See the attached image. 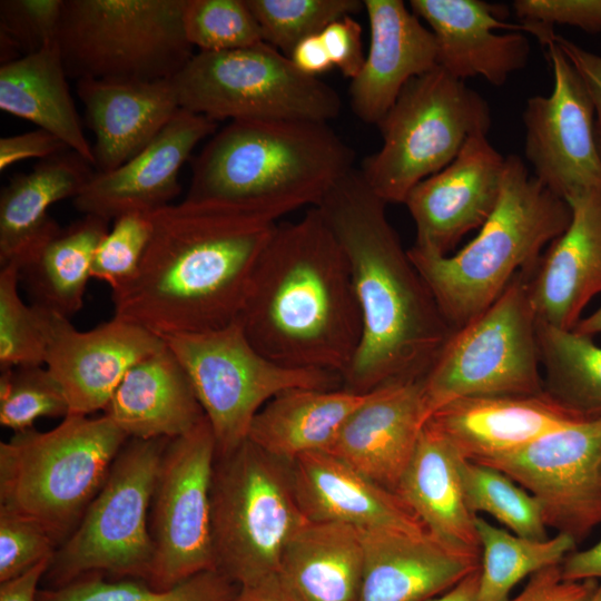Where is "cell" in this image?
Returning <instances> with one entry per match:
<instances>
[{
  "label": "cell",
  "mask_w": 601,
  "mask_h": 601,
  "mask_svg": "<svg viewBox=\"0 0 601 601\" xmlns=\"http://www.w3.org/2000/svg\"><path fill=\"white\" fill-rule=\"evenodd\" d=\"M315 207L345 254L361 313L359 345L342 387L367 393L422 380L454 329L390 224L386 204L354 168Z\"/></svg>",
  "instance_id": "1"
},
{
  "label": "cell",
  "mask_w": 601,
  "mask_h": 601,
  "mask_svg": "<svg viewBox=\"0 0 601 601\" xmlns=\"http://www.w3.org/2000/svg\"><path fill=\"white\" fill-rule=\"evenodd\" d=\"M150 217L151 236L137 275L111 293L114 317L159 337L237 321L276 224L236 205L186 198Z\"/></svg>",
  "instance_id": "2"
},
{
  "label": "cell",
  "mask_w": 601,
  "mask_h": 601,
  "mask_svg": "<svg viewBox=\"0 0 601 601\" xmlns=\"http://www.w3.org/2000/svg\"><path fill=\"white\" fill-rule=\"evenodd\" d=\"M254 347L288 367L341 377L362 336L345 254L317 207L277 223L237 318Z\"/></svg>",
  "instance_id": "3"
},
{
  "label": "cell",
  "mask_w": 601,
  "mask_h": 601,
  "mask_svg": "<svg viewBox=\"0 0 601 601\" xmlns=\"http://www.w3.org/2000/svg\"><path fill=\"white\" fill-rule=\"evenodd\" d=\"M354 159L327 122L233 120L193 159L186 199L236 205L277 224L317 206Z\"/></svg>",
  "instance_id": "4"
},
{
  "label": "cell",
  "mask_w": 601,
  "mask_h": 601,
  "mask_svg": "<svg viewBox=\"0 0 601 601\" xmlns=\"http://www.w3.org/2000/svg\"><path fill=\"white\" fill-rule=\"evenodd\" d=\"M571 220L570 205L516 155L505 157L497 204L477 236L453 256L412 246L408 256L441 312L457 329L486 309Z\"/></svg>",
  "instance_id": "5"
},
{
  "label": "cell",
  "mask_w": 601,
  "mask_h": 601,
  "mask_svg": "<svg viewBox=\"0 0 601 601\" xmlns=\"http://www.w3.org/2000/svg\"><path fill=\"white\" fill-rule=\"evenodd\" d=\"M128 440L107 416L68 414L0 443V506L41 524L59 543L75 530Z\"/></svg>",
  "instance_id": "6"
},
{
  "label": "cell",
  "mask_w": 601,
  "mask_h": 601,
  "mask_svg": "<svg viewBox=\"0 0 601 601\" xmlns=\"http://www.w3.org/2000/svg\"><path fill=\"white\" fill-rule=\"evenodd\" d=\"M307 521L290 462L248 439L216 456L211 485L215 570L239 588L275 575L286 544Z\"/></svg>",
  "instance_id": "7"
},
{
  "label": "cell",
  "mask_w": 601,
  "mask_h": 601,
  "mask_svg": "<svg viewBox=\"0 0 601 601\" xmlns=\"http://www.w3.org/2000/svg\"><path fill=\"white\" fill-rule=\"evenodd\" d=\"M489 102L441 67L411 79L376 125L378 151L364 158L365 184L386 205L404 204L422 180L450 165L470 138L487 135Z\"/></svg>",
  "instance_id": "8"
},
{
  "label": "cell",
  "mask_w": 601,
  "mask_h": 601,
  "mask_svg": "<svg viewBox=\"0 0 601 601\" xmlns=\"http://www.w3.org/2000/svg\"><path fill=\"white\" fill-rule=\"evenodd\" d=\"M186 0H65L58 45L68 78L173 79L194 56Z\"/></svg>",
  "instance_id": "9"
},
{
  "label": "cell",
  "mask_w": 601,
  "mask_h": 601,
  "mask_svg": "<svg viewBox=\"0 0 601 601\" xmlns=\"http://www.w3.org/2000/svg\"><path fill=\"white\" fill-rule=\"evenodd\" d=\"M168 441H126L101 489L56 550L45 574L50 588L102 573L148 581L155 556L149 514Z\"/></svg>",
  "instance_id": "10"
},
{
  "label": "cell",
  "mask_w": 601,
  "mask_h": 601,
  "mask_svg": "<svg viewBox=\"0 0 601 601\" xmlns=\"http://www.w3.org/2000/svg\"><path fill=\"white\" fill-rule=\"evenodd\" d=\"M530 273H519L486 309L453 331L422 378L428 417L457 398L544 392Z\"/></svg>",
  "instance_id": "11"
},
{
  "label": "cell",
  "mask_w": 601,
  "mask_h": 601,
  "mask_svg": "<svg viewBox=\"0 0 601 601\" xmlns=\"http://www.w3.org/2000/svg\"><path fill=\"white\" fill-rule=\"evenodd\" d=\"M179 106L214 121L307 120L338 116L341 98L318 78L300 72L266 42L194 53L173 78Z\"/></svg>",
  "instance_id": "12"
},
{
  "label": "cell",
  "mask_w": 601,
  "mask_h": 601,
  "mask_svg": "<svg viewBox=\"0 0 601 601\" xmlns=\"http://www.w3.org/2000/svg\"><path fill=\"white\" fill-rule=\"evenodd\" d=\"M185 370L213 430L217 455L248 439L256 414L276 395L297 387L336 388L342 377L280 365L257 351L238 321L205 332L161 337Z\"/></svg>",
  "instance_id": "13"
},
{
  "label": "cell",
  "mask_w": 601,
  "mask_h": 601,
  "mask_svg": "<svg viewBox=\"0 0 601 601\" xmlns=\"http://www.w3.org/2000/svg\"><path fill=\"white\" fill-rule=\"evenodd\" d=\"M216 441L204 416L188 433L168 441L155 483L149 526L155 556L148 583L170 589L215 570L211 485Z\"/></svg>",
  "instance_id": "14"
},
{
  "label": "cell",
  "mask_w": 601,
  "mask_h": 601,
  "mask_svg": "<svg viewBox=\"0 0 601 601\" xmlns=\"http://www.w3.org/2000/svg\"><path fill=\"white\" fill-rule=\"evenodd\" d=\"M483 464L530 492L545 525L577 544L601 525V416L575 420Z\"/></svg>",
  "instance_id": "15"
},
{
  "label": "cell",
  "mask_w": 601,
  "mask_h": 601,
  "mask_svg": "<svg viewBox=\"0 0 601 601\" xmlns=\"http://www.w3.org/2000/svg\"><path fill=\"white\" fill-rule=\"evenodd\" d=\"M545 47L553 89L546 97L533 96L526 101L524 154L532 175L566 201L601 191V154L594 108L583 81L554 39Z\"/></svg>",
  "instance_id": "16"
},
{
  "label": "cell",
  "mask_w": 601,
  "mask_h": 601,
  "mask_svg": "<svg viewBox=\"0 0 601 601\" xmlns=\"http://www.w3.org/2000/svg\"><path fill=\"white\" fill-rule=\"evenodd\" d=\"M165 345L158 335L112 317L89 331L48 311L45 366L60 386L69 414L107 407L127 372Z\"/></svg>",
  "instance_id": "17"
},
{
  "label": "cell",
  "mask_w": 601,
  "mask_h": 601,
  "mask_svg": "<svg viewBox=\"0 0 601 601\" xmlns=\"http://www.w3.org/2000/svg\"><path fill=\"white\" fill-rule=\"evenodd\" d=\"M504 166L505 157L479 135L450 165L417 184L404 201L416 227L414 246L447 255L481 228L497 204Z\"/></svg>",
  "instance_id": "18"
},
{
  "label": "cell",
  "mask_w": 601,
  "mask_h": 601,
  "mask_svg": "<svg viewBox=\"0 0 601 601\" xmlns=\"http://www.w3.org/2000/svg\"><path fill=\"white\" fill-rule=\"evenodd\" d=\"M216 127V121L180 108L135 157L114 170L95 171L72 199L75 208L110 221L128 213H151L169 205L180 193V168Z\"/></svg>",
  "instance_id": "19"
},
{
  "label": "cell",
  "mask_w": 601,
  "mask_h": 601,
  "mask_svg": "<svg viewBox=\"0 0 601 601\" xmlns=\"http://www.w3.org/2000/svg\"><path fill=\"white\" fill-rule=\"evenodd\" d=\"M410 9L435 37L439 67L465 81L482 77L502 86L526 66L530 45L525 23L504 21L508 9L482 0H411Z\"/></svg>",
  "instance_id": "20"
},
{
  "label": "cell",
  "mask_w": 601,
  "mask_h": 601,
  "mask_svg": "<svg viewBox=\"0 0 601 601\" xmlns=\"http://www.w3.org/2000/svg\"><path fill=\"white\" fill-rule=\"evenodd\" d=\"M427 420L422 380L390 383L366 393L326 452L396 493Z\"/></svg>",
  "instance_id": "21"
},
{
  "label": "cell",
  "mask_w": 601,
  "mask_h": 601,
  "mask_svg": "<svg viewBox=\"0 0 601 601\" xmlns=\"http://www.w3.org/2000/svg\"><path fill=\"white\" fill-rule=\"evenodd\" d=\"M364 568L358 601H430L481 568V555L427 531H359Z\"/></svg>",
  "instance_id": "22"
},
{
  "label": "cell",
  "mask_w": 601,
  "mask_h": 601,
  "mask_svg": "<svg viewBox=\"0 0 601 601\" xmlns=\"http://www.w3.org/2000/svg\"><path fill=\"white\" fill-rule=\"evenodd\" d=\"M566 203L570 224L530 273L529 293L538 321L574 329L585 305L601 293V191Z\"/></svg>",
  "instance_id": "23"
},
{
  "label": "cell",
  "mask_w": 601,
  "mask_h": 601,
  "mask_svg": "<svg viewBox=\"0 0 601 601\" xmlns=\"http://www.w3.org/2000/svg\"><path fill=\"white\" fill-rule=\"evenodd\" d=\"M581 417L545 391L533 395L476 396L436 410L427 424L466 461L484 463L518 451Z\"/></svg>",
  "instance_id": "24"
},
{
  "label": "cell",
  "mask_w": 601,
  "mask_h": 601,
  "mask_svg": "<svg viewBox=\"0 0 601 601\" xmlns=\"http://www.w3.org/2000/svg\"><path fill=\"white\" fill-rule=\"evenodd\" d=\"M371 41L349 86L353 112L377 125L405 85L439 66L434 35L402 0H364Z\"/></svg>",
  "instance_id": "25"
},
{
  "label": "cell",
  "mask_w": 601,
  "mask_h": 601,
  "mask_svg": "<svg viewBox=\"0 0 601 601\" xmlns=\"http://www.w3.org/2000/svg\"><path fill=\"white\" fill-rule=\"evenodd\" d=\"M297 500L308 521L336 522L358 531H426L394 492L326 451L290 462Z\"/></svg>",
  "instance_id": "26"
},
{
  "label": "cell",
  "mask_w": 601,
  "mask_h": 601,
  "mask_svg": "<svg viewBox=\"0 0 601 601\" xmlns=\"http://www.w3.org/2000/svg\"><path fill=\"white\" fill-rule=\"evenodd\" d=\"M77 93L95 134L96 171L114 170L135 157L180 109L169 80L115 82L77 81Z\"/></svg>",
  "instance_id": "27"
},
{
  "label": "cell",
  "mask_w": 601,
  "mask_h": 601,
  "mask_svg": "<svg viewBox=\"0 0 601 601\" xmlns=\"http://www.w3.org/2000/svg\"><path fill=\"white\" fill-rule=\"evenodd\" d=\"M107 415L128 439H175L205 416L181 364L165 345L125 375Z\"/></svg>",
  "instance_id": "28"
},
{
  "label": "cell",
  "mask_w": 601,
  "mask_h": 601,
  "mask_svg": "<svg viewBox=\"0 0 601 601\" xmlns=\"http://www.w3.org/2000/svg\"><path fill=\"white\" fill-rule=\"evenodd\" d=\"M463 460L445 436L425 423L396 494L433 536L481 555L476 515L464 494Z\"/></svg>",
  "instance_id": "29"
},
{
  "label": "cell",
  "mask_w": 601,
  "mask_h": 601,
  "mask_svg": "<svg viewBox=\"0 0 601 601\" xmlns=\"http://www.w3.org/2000/svg\"><path fill=\"white\" fill-rule=\"evenodd\" d=\"M363 568L357 529L307 521L286 544L276 578L292 601H358Z\"/></svg>",
  "instance_id": "30"
},
{
  "label": "cell",
  "mask_w": 601,
  "mask_h": 601,
  "mask_svg": "<svg viewBox=\"0 0 601 601\" xmlns=\"http://www.w3.org/2000/svg\"><path fill=\"white\" fill-rule=\"evenodd\" d=\"M72 150L41 160L10 179L0 194V266L16 264L57 230L49 208L75 198L95 171Z\"/></svg>",
  "instance_id": "31"
},
{
  "label": "cell",
  "mask_w": 601,
  "mask_h": 601,
  "mask_svg": "<svg viewBox=\"0 0 601 601\" xmlns=\"http://www.w3.org/2000/svg\"><path fill=\"white\" fill-rule=\"evenodd\" d=\"M365 396L344 387L285 391L256 414L248 440L287 462L305 453L327 451Z\"/></svg>",
  "instance_id": "32"
},
{
  "label": "cell",
  "mask_w": 601,
  "mask_h": 601,
  "mask_svg": "<svg viewBox=\"0 0 601 601\" xmlns=\"http://www.w3.org/2000/svg\"><path fill=\"white\" fill-rule=\"evenodd\" d=\"M58 41L0 67V108L61 139L92 167V146L85 137L67 82Z\"/></svg>",
  "instance_id": "33"
},
{
  "label": "cell",
  "mask_w": 601,
  "mask_h": 601,
  "mask_svg": "<svg viewBox=\"0 0 601 601\" xmlns=\"http://www.w3.org/2000/svg\"><path fill=\"white\" fill-rule=\"evenodd\" d=\"M109 220L83 215L60 227L19 264V279L32 304L70 317L81 309L95 253Z\"/></svg>",
  "instance_id": "34"
},
{
  "label": "cell",
  "mask_w": 601,
  "mask_h": 601,
  "mask_svg": "<svg viewBox=\"0 0 601 601\" xmlns=\"http://www.w3.org/2000/svg\"><path fill=\"white\" fill-rule=\"evenodd\" d=\"M544 391L568 410L601 416V346L592 336L538 321Z\"/></svg>",
  "instance_id": "35"
},
{
  "label": "cell",
  "mask_w": 601,
  "mask_h": 601,
  "mask_svg": "<svg viewBox=\"0 0 601 601\" xmlns=\"http://www.w3.org/2000/svg\"><path fill=\"white\" fill-rule=\"evenodd\" d=\"M475 526L481 548L476 601H508L524 578L563 562L577 542L556 533L546 540H530L497 528L480 515Z\"/></svg>",
  "instance_id": "36"
},
{
  "label": "cell",
  "mask_w": 601,
  "mask_h": 601,
  "mask_svg": "<svg viewBox=\"0 0 601 601\" xmlns=\"http://www.w3.org/2000/svg\"><path fill=\"white\" fill-rule=\"evenodd\" d=\"M239 587L217 570L200 572L166 590L140 579L108 581L90 574L39 591V601H234Z\"/></svg>",
  "instance_id": "37"
},
{
  "label": "cell",
  "mask_w": 601,
  "mask_h": 601,
  "mask_svg": "<svg viewBox=\"0 0 601 601\" xmlns=\"http://www.w3.org/2000/svg\"><path fill=\"white\" fill-rule=\"evenodd\" d=\"M461 471L465 500L474 515L486 513L525 539L549 538L539 501L513 479L491 465L466 460Z\"/></svg>",
  "instance_id": "38"
},
{
  "label": "cell",
  "mask_w": 601,
  "mask_h": 601,
  "mask_svg": "<svg viewBox=\"0 0 601 601\" xmlns=\"http://www.w3.org/2000/svg\"><path fill=\"white\" fill-rule=\"evenodd\" d=\"M263 41L289 57L306 37L364 9L359 0H246Z\"/></svg>",
  "instance_id": "39"
},
{
  "label": "cell",
  "mask_w": 601,
  "mask_h": 601,
  "mask_svg": "<svg viewBox=\"0 0 601 601\" xmlns=\"http://www.w3.org/2000/svg\"><path fill=\"white\" fill-rule=\"evenodd\" d=\"M19 267L0 269V370L45 365L48 311L19 294Z\"/></svg>",
  "instance_id": "40"
},
{
  "label": "cell",
  "mask_w": 601,
  "mask_h": 601,
  "mask_svg": "<svg viewBox=\"0 0 601 601\" xmlns=\"http://www.w3.org/2000/svg\"><path fill=\"white\" fill-rule=\"evenodd\" d=\"M184 29L200 52H221L264 42L246 0H186Z\"/></svg>",
  "instance_id": "41"
},
{
  "label": "cell",
  "mask_w": 601,
  "mask_h": 601,
  "mask_svg": "<svg viewBox=\"0 0 601 601\" xmlns=\"http://www.w3.org/2000/svg\"><path fill=\"white\" fill-rule=\"evenodd\" d=\"M67 400L45 365L1 371L0 424L14 433L33 427L41 417H66Z\"/></svg>",
  "instance_id": "42"
},
{
  "label": "cell",
  "mask_w": 601,
  "mask_h": 601,
  "mask_svg": "<svg viewBox=\"0 0 601 601\" xmlns=\"http://www.w3.org/2000/svg\"><path fill=\"white\" fill-rule=\"evenodd\" d=\"M151 230L150 213L117 217L95 253L91 277L107 284L111 293L128 285L139 270Z\"/></svg>",
  "instance_id": "43"
},
{
  "label": "cell",
  "mask_w": 601,
  "mask_h": 601,
  "mask_svg": "<svg viewBox=\"0 0 601 601\" xmlns=\"http://www.w3.org/2000/svg\"><path fill=\"white\" fill-rule=\"evenodd\" d=\"M57 544L41 524L0 506V582L52 559Z\"/></svg>",
  "instance_id": "44"
},
{
  "label": "cell",
  "mask_w": 601,
  "mask_h": 601,
  "mask_svg": "<svg viewBox=\"0 0 601 601\" xmlns=\"http://www.w3.org/2000/svg\"><path fill=\"white\" fill-rule=\"evenodd\" d=\"M65 0H1L0 33L21 56L40 51L58 41Z\"/></svg>",
  "instance_id": "45"
},
{
  "label": "cell",
  "mask_w": 601,
  "mask_h": 601,
  "mask_svg": "<svg viewBox=\"0 0 601 601\" xmlns=\"http://www.w3.org/2000/svg\"><path fill=\"white\" fill-rule=\"evenodd\" d=\"M513 9L524 23L553 28L555 23L601 31V0H516Z\"/></svg>",
  "instance_id": "46"
},
{
  "label": "cell",
  "mask_w": 601,
  "mask_h": 601,
  "mask_svg": "<svg viewBox=\"0 0 601 601\" xmlns=\"http://www.w3.org/2000/svg\"><path fill=\"white\" fill-rule=\"evenodd\" d=\"M598 584L597 580H564L561 564L551 565L530 575L525 588L508 601H590Z\"/></svg>",
  "instance_id": "47"
},
{
  "label": "cell",
  "mask_w": 601,
  "mask_h": 601,
  "mask_svg": "<svg viewBox=\"0 0 601 601\" xmlns=\"http://www.w3.org/2000/svg\"><path fill=\"white\" fill-rule=\"evenodd\" d=\"M321 37L325 43L333 66L352 80L359 73L365 55L362 41V27L352 16L329 23Z\"/></svg>",
  "instance_id": "48"
},
{
  "label": "cell",
  "mask_w": 601,
  "mask_h": 601,
  "mask_svg": "<svg viewBox=\"0 0 601 601\" xmlns=\"http://www.w3.org/2000/svg\"><path fill=\"white\" fill-rule=\"evenodd\" d=\"M70 150L69 147L53 134L38 128L19 135L0 139V170L11 165L31 158L47 159Z\"/></svg>",
  "instance_id": "49"
},
{
  "label": "cell",
  "mask_w": 601,
  "mask_h": 601,
  "mask_svg": "<svg viewBox=\"0 0 601 601\" xmlns=\"http://www.w3.org/2000/svg\"><path fill=\"white\" fill-rule=\"evenodd\" d=\"M554 41L577 70L590 96L595 116V138L601 154V56L558 35Z\"/></svg>",
  "instance_id": "50"
},
{
  "label": "cell",
  "mask_w": 601,
  "mask_h": 601,
  "mask_svg": "<svg viewBox=\"0 0 601 601\" xmlns=\"http://www.w3.org/2000/svg\"><path fill=\"white\" fill-rule=\"evenodd\" d=\"M288 58L300 72L315 78L334 67L321 33L300 40Z\"/></svg>",
  "instance_id": "51"
},
{
  "label": "cell",
  "mask_w": 601,
  "mask_h": 601,
  "mask_svg": "<svg viewBox=\"0 0 601 601\" xmlns=\"http://www.w3.org/2000/svg\"><path fill=\"white\" fill-rule=\"evenodd\" d=\"M561 571L569 581L601 580V540L588 549L569 553L561 563Z\"/></svg>",
  "instance_id": "52"
},
{
  "label": "cell",
  "mask_w": 601,
  "mask_h": 601,
  "mask_svg": "<svg viewBox=\"0 0 601 601\" xmlns=\"http://www.w3.org/2000/svg\"><path fill=\"white\" fill-rule=\"evenodd\" d=\"M50 562L51 559L42 561L30 570L0 582V601H39L38 585Z\"/></svg>",
  "instance_id": "53"
},
{
  "label": "cell",
  "mask_w": 601,
  "mask_h": 601,
  "mask_svg": "<svg viewBox=\"0 0 601 601\" xmlns=\"http://www.w3.org/2000/svg\"><path fill=\"white\" fill-rule=\"evenodd\" d=\"M234 601H292L282 590L276 574L254 585L239 588Z\"/></svg>",
  "instance_id": "54"
},
{
  "label": "cell",
  "mask_w": 601,
  "mask_h": 601,
  "mask_svg": "<svg viewBox=\"0 0 601 601\" xmlns=\"http://www.w3.org/2000/svg\"><path fill=\"white\" fill-rule=\"evenodd\" d=\"M480 569L445 593L430 601H476L479 590Z\"/></svg>",
  "instance_id": "55"
},
{
  "label": "cell",
  "mask_w": 601,
  "mask_h": 601,
  "mask_svg": "<svg viewBox=\"0 0 601 601\" xmlns=\"http://www.w3.org/2000/svg\"><path fill=\"white\" fill-rule=\"evenodd\" d=\"M574 331L590 336L601 333V306L588 317L581 318Z\"/></svg>",
  "instance_id": "56"
},
{
  "label": "cell",
  "mask_w": 601,
  "mask_h": 601,
  "mask_svg": "<svg viewBox=\"0 0 601 601\" xmlns=\"http://www.w3.org/2000/svg\"><path fill=\"white\" fill-rule=\"evenodd\" d=\"M590 601H601V582H599L598 588L594 591Z\"/></svg>",
  "instance_id": "57"
}]
</instances>
